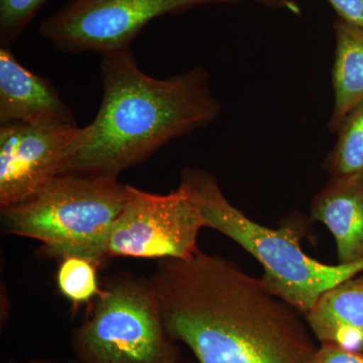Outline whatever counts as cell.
<instances>
[{
	"label": "cell",
	"mask_w": 363,
	"mask_h": 363,
	"mask_svg": "<svg viewBox=\"0 0 363 363\" xmlns=\"http://www.w3.org/2000/svg\"><path fill=\"white\" fill-rule=\"evenodd\" d=\"M335 57L332 68L334 104L328 130H338L344 118L363 101V30L336 20Z\"/></svg>",
	"instance_id": "8fae6325"
},
{
	"label": "cell",
	"mask_w": 363,
	"mask_h": 363,
	"mask_svg": "<svg viewBox=\"0 0 363 363\" xmlns=\"http://www.w3.org/2000/svg\"><path fill=\"white\" fill-rule=\"evenodd\" d=\"M205 227L201 211L182 186L166 195L128 187V198L112 226L107 255L188 259L199 252Z\"/></svg>",
	"instance_id": "8992f818"
},
{
	"label": "cell",
	"mask_w": 363,
	"mask_h": 363,
	"mask_svg": "<svg viewBox=\"0 0 363 363\" xmlns=\"http://www.w3.org/2000/svg\"><path fill=\"white\" fill-rule=\"evenodd\" d=\"M311 219L330 230L339 264L363 260V172L331 176L313 199Z\"/></svg>",
	"instance_id": "9c48e42d"
},
{
	"label": "cell",
	"mask_w": 363,
	"mask_h": 363,
	"mask_svg": "<svg viewBox=\"0 0 363 363\" xmlns=\"http://www.w3.org/2000/svg\"><path fill=\"white\" fill-rule=\"evenodd\" d=\"M48 0H0V42L11 47Z\"/></svg>",
	"instance_id": "5bb4252c"
},
{
	"label": "cell",
	"mask_w": 363,
	"mask_h": 363,
	"mask_svg": "<svg viewBox=\"0 0 363 363\" xmlns=\"http://www.w3.org/2000/svg\"><path fill=\"white\" fill-rule=\"evenodd\" d=\"M128 187L117 177L61 174L30 199L2 208L1 226L7 234L40 241L50 257L77 255L100 266Z\"/></svg>",
	"instance_id": "3957f363"
},
{
	"label": "cell",
	"mask_w": 363,
	"mask_h": 363,
	"mask_svg": "<svg viewBox=\"0 0 363 363\" xmlns=\"http://www.w3.org/2000/svg\"><path fill=\"white\" fill-rule=\"evenodd\" d=\"M28 363H74V362H52V360L48 359H32L30 360ZM78 363V362H75Z\"/></svg>",
	"instance_id": "ac0fdd59"
},
{
	"label": "cell",
	"mask_w": 363,
	"mask_h": 363,
	"mask_svg": "<svg viewBox=\"0 0 363 363\" xmlns=\"http://www.w3.org/2000/svg\"><path fill=\"white\" fill-rule=\"evenodd\" d=\"M312 363H363V353L351 352L321 344Z\"/></svg>",
	"instance_id": "2e32d148"
},
{
	"label": "cell",
	"mask_w": 363,
	"mask_h": 363,
	"mask_svg": "<svg viewBox=\"0 0 363 363\" xmlns=\"http://www.w3.org/2000/svg\"><path fill=\"white\" fill-rule=\"evenodd\" d=\"M100 72L99 111L89 125L79 128L62 174L117 177L222 113L204 67L152 78L128 48L102 55Z\"/></svg>",
	"instance_id": "6da1fadb"
},
{
	"label": "cell",
	"mask_w": 363,
	"mask_h": 363,
	"mask_svg": "<svg viewBox=\"0 0 363 363\" xmlns=\"http://www.w3.org/2000/svg\"><path fill=\"white\" fill-rule=\"evenodd\" d=\"M71 344L78 363H181L149 281L128 274L100 290Z\"/></svg>",
	"instance_id": "277c9868"
},
{
	"label": "cell",
	"mask_w": 363,
	"mask_h": 363,
	"mask_svg": "<svg viewBox=\"0 0 363 363\" xmlns=\"http://www.w3.org/2000/svg\"><path fill=\"white\" fill-rule=\"evenodd\" d=\"M9 363H16V362H13V360H11V362H9Z\"/></svg>",
	"instance_id": "d6986e66"
},
{
	"label": "cell",
	"mask_w": 363,
	"mask_h": 363,
	"mask_svg": "<svg viewBox=\"0 0 363 363\" xmlns=\"http://www.w3.org/2000/svg\"><path fill=\"white\" fill-rule=\"evenodd\" d=\"M180 185L199 207L205 227L259 260L267 289L304 316L326 291L363 274V260L330 266L309 257L301 247L302 233L296 222L272 229L252 221L226 199L217 179L204 169H183Z\"/></svg>",
	"instance_id": "7a4b0ae2"
},
{
	"label": "cell",
	"mask_w": 363,
	"mask_h": 363,
	"mask_svg": "<svg viewBox=\"0 0 363 363\" xmlns=\"http://www.w3.org/2000/svg\"><path fill=\"white\" fill-rule=\"evenodd\" d=\"M323 168L331 176L363 172V101L344 118Z\"/></svg>",
	"instance_id": "7c38bea8"
},
{
	"label": "cell",
	"mask_w": 363,
	"mask_h": 363,
	"mask_svg": "<svg viewBox=\"0 0 363 363\" xmlns=\"http://www.w3.org/2000/svg\"><path fill=\"white\" fill-rule=\"evenodd\" d=\"M187 363H195V362H187Z\"/></svg>",
	"instance_id": "ffe728a7"
},
{
	"label": "cell",
	"mask_w": 363,
	"mask_h": 363,
	"mask_svg": "<svg viewBox=\"0 0 363 363\" xmlns=\"http://www.w3.org/2000/svg\"><path fill=\"white\" fill-rule=\"evenodd\" d=\"M77 124L13 123L0 128V208L30 199L61 175Z\"/></svg>",
	"instance_id": "52a82bcc"
},
{
	"label": "cell",
	"mask_w": 363,
	"mask_h": 363,
	"mask_svg": "<svg viewBox=\"0 0 363 363\" xmlns=\"http://www.w3.org/2000/svg\"><path fill=\"white\" fill-rule=\"evenodd\" d=\"M304 317L320 345L363 353V274L326 291Z\"/></svg>",
	"instance_id": "30bf717a"
},
{
	"label": "cell",
	"mask_w": 363,
	"mask_h": 363,
	"mask_svg": "<svg viewBox=\"0 0 363 363\" xmlns=\"http://www.w3.org/2000/svg\"><path fill=\"white\" fill-rule=\"evenodd\" d=\"M96 262L86 257L69 255L61 259L57 272L60 292L74 306L90 302L100 292Z\"/></svg>",
	"instance_id": "4fadbf2b"
},
{
	"label": "cell",
	"mask_w": 363,
	"mask_h": 363,
	"mask_svg": "<svg viewBox=\"0 0 363 363\" xmlns=\"http://www.w3.org/2000/svg\"><path fill=\"white\" fill-rule=\"evenodd\" d=\"M242 0H70L48 16L40 33L71 54L128 49L150 21L205 6H231Z\"/></svg>",
	"instance_id": "5b68a950"
},
{
	"label": "cell",
	"mask_w": 363,
	"mask_h": 363,
	"mask_svg": "<svg viewBox=\"0 0 363 363\" xmlns=\"http://www.w3.org/2000/svg\"><path fill=\"white\" fill-rule=\"evenodd\" d=\"M0 123L76 124L54 86L21 65L9 47L0 49Z\"/></svg>",
	"instance_id": "ba28073f"
},
{
	"label": "cell",
	"mask_w": 363,
	"mask_h": 363,
	"mask_svg": "<svg viewBox=\"0 0 363 363\" xmlns=\"http://www.w3.org/2000/svg\"><path fill=\"white\" fill-rule=\"evenodd\" d=\"M338 16V20L363 30V0H327Z\"/></svg>",
	"instance_id": "9a60e30c"
},
{
	"label": "cell",
	"mask_w": 363,
	"mask_h": 363,
	"mask_svg": "<svg viewBox=\"0 0 363 363\" xmlns=\"http://www.w3.org/2000/svg\"><path fill=\"white\" fill-rule=\"evenodd\" d=\"M257 1L264 4V6L272 7V9L290 11L296 16H301V13H302L298 0H257Z\"/></svg>",
	"instance_id": "e0dca14e"
}]
</instances>
